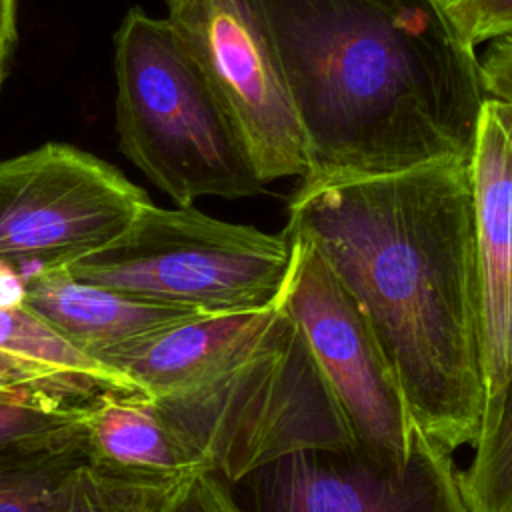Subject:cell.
Returning <instances> with one entry per match:
<instances>
[{
	"label": "cell",
	"instance_id": "cell-22",
	"mask_svg": "<svg viewBox=\"0 0 512 512\" xmlns=\"http://www.w3.org/2000/svg\"><path fill=\"white\" fill-rule=\"evenodd\" d=\"M488 98L512 104V38L494 40L492 48L480 60Z\"/></svg>",
	"mask_w": 512,
	"mask_h": 512
},
{
	"label": "cell",
	"instance_id": "cell-19",
	"mask_svg": "<svg viewBox=\"0 0 512 512\" xmlns=\"http://www.w3.org/2000/svg\"><path fill=\"white\" fill-rule=\"evenodd\" d=\"M88 404L48 410L0 400V450L46 446L82 434L86 430Z\"/></svg>",
	"mask_w": 512,
	"mask_h": 512
},
{
	"label": "cell",
	"instance_id": "cell-20",
	"mask_svg": "<svg viewBox=\"0 0 512 512\" xmlns=\"http://www.w3.org/2000/svg\"><path fill=\"white\" fill-rule=\"evenodd\" d=\"M470 44L512 38V0H446Z\"/></svg>",
	"mask_w": 512,
	"mask_h": 512
},
{
	"label": "cell",
	"instance_id": "cell-15",
	"mask_svg": "<svg viewBox=\"0 0 512 512\" xmlns=\"http://www.w3.org/2000/svg\"><path fill=\"white\" fill-rule=\"evenodd\" d=\"M188 476L118 468L90 456L48 512H166Z\"/></svg>",
	"mask_w": 512,
	"mask_h": 512
},
{
	"label": "cell",
	"instance_id": "cell-24",
	"mask_svg": "<svg viewBox=\"0 0 512 512\" xmlns=\"http://www.w3.org/2000/svg\"><path fill=\"white\" fill-rule=\"evenodd\" d=\"M24 302V282L16 266L0 260V308L20 306Z\"/></svg>",
	"mask_w": 512,
	"mask_h": 512
},
{
	"label": "cell",
	"instance_id": "cell-11",
	"mask_svg": "<svg viewBox=\"0 0 512 512\" xmlns=\"http://www.w3.org/2000/svg\"><path fill=\"white\" fill-rule=\"evenodd\" d=\"M266 310L204 314L104 352L98 360L130 378L150 400L188 392L264 348L286 322Z\"/></svg>",
	"mask_w": 512,
	"mask_h": 512
},
{
	"label": "cell",
	"instance_id": "cell-8",
	"mask_svg": "<svg viewBox=\"0 0 512 512\" xmlns=\"http://www.w3.org/2000/svg\"><path fill=\"white\" fill-rule=\"evenodd\" d=\"M264 184L308 172L304 132L258 0H164Z\"/></svg>",
	"mask_w": 512,
	"mask_h": 512
},
{
	"label": "cell",
	"instance_id": "cell-14",
	"mask_svg": "<svg viewBox=\"0 0 512 512\" xmlns=\"http://www.w3.org/2000/svg\"><path fill=\"white\" fill-rule=\"evenodd\" d=\"M90 456L88 430L46 446L0 450V512H48Z\"/></svg>",
	"mask_w": 512,
	"mask_h": 512
},
{
	"label": "cell",
	"instance_id": "cell-13",
	"mask_svg": "<svg viewBox=\"0 0 512 512\" xmlns=\"http://www.w3.org/2000/svg\"><path fill=\"white\" fill-rule=\"evenodd\" d=\"M86 430L92 458L104 464L166 474L204 470L146 396L98 394L88 404Z\"/></svg>",
	"mask_w": 512,
	"mask_h": 512
},
{
	"label": "cell",
	"instance_id": "cell-12",
	"mask_svg": "<svg viewBox=\"0 0 512 512\" xmlns=\"http://www.w3.org/2000/svg\"><path fill=\"white\" fill-rule=\"evenodd\" d=\"M24 302L82 352H104L186 322L200 312L138 300L88 284L68 266H38L22 272Z\"/></svg>",
	"mask_w": 512,
	"mask_h": 512
},
{
	"label": "cell",
	"instance_id": "cell-10",
	"mask_svg": "<svg viewBox=\"0 0 512 512\" xmlns=\"http://www.w3.org/2000/svg\"><path fill=\"white\" fill-rule=\"evenodd\" d=\"M486 404L512 380V104L488 98L470 154Z\"/></svg>",
	"mask_w": 512,
	"mask_h": 512
},
{
	"label": "cell",
	"instance_id": "cell-7",
	"mask_svg": "<svg viewBox=\"0 0 512 512\" xmlns=\"http://www.w3.org/2000/svg\"><path fill=\"white\" fill-rule=\"evenodd\" d=\"M152 202L116 166L48 142L0 160V260L68 266L118 240Z\"/></svg>",
	"mask_w": 512,
	"mask_h": 512
},
{
	"label": "cell",
	"instance_id": "cell-16",
	"mask_svg": "<svg viewBox=\"0 0 512 512\" xmlns=\"http://www.w3.org/2000/svg\"><path fill=\"white\" fill-rule=\"evenodd\" d=\"M0 348L92 380L106 392L144 396L130 378L76 348L26 304L0 308Z\"/></svg>",
	"mask_w": 512,
	"mask_h": 512
},
{
	"label": "cell",
	"instance_id": "cell-23",
	"mask_svg": "<svg viewBox=\"0 0 512 512\" xmlns=\"http://www.w3.org/2000/svg\"><path fill=\"white\" fill-rule=\"evenodd\" d=\"M16 46V0H0V88Z\"/></svg>",
	"mask_w": 512,
	"mask_h": 512
},
{
	"label": "cell",
	"instance_id": "cell-9",
	"mask_svg": "<svg viewBox=\"0 0 512 512\" xmlns=\"http://www.w3.org/2000/svg\"><path fill=\"white\" fill-rule=\"evenodd\" d=\"M232 490L248 512H472L454 452L420 426L402 468L356 448H310L252 470Z\"/></svg>",
	"mask_w": 512,
	"mask_h": 512
},
{
	"label": "cell",
	"instance_id": "cell-1",
	"mask_svg": "<svg viewBox=\"0 0 512 512\" xmlns=\"http://www.w3.org/2000/svg\"><path fill=\"white\" fill-rule=\"evenodd\" d=\"M284 230L354 296L414 422L452 452L474 446L486 390L470 160L302 178Z\"/></svg>",
	"mask_w": 512,
	"mask_h": 512
},
{
	"label": "cell",
	"instance_id": "cell-5",
	"mask_svg": "<svg viewBox=\"0 0 512 512\" xmlns=\"http://www.w3.org/2000/svg\"><path fill=\"white\" fill-rule=\"evenodd\" d=\"M284 232L212 218L194 206L148 202L128 230L72 264L78 280L200 314L276 306L290 272Z\"/></svg>",
	"mask_w": 512,
	"mask_h": 512
},
{
	"label": "cell",
	"instance_id": "cell-17",
	"mask_svg": "<svg viewBox=\"0 0 512 512\" xmlns=\"http://www.w3.org/2000/svg\"><path fill=\"white\" fill-rule=\"evenodd\" d=\"M460 486L472 512H512V380L482 422Z\"/></svg>",
	"mask_w": 512,
	"mask_h": 512
},
{
	"label": "cell",
	"instance_id": "cell-4",
	"mask_svg": "<svg viewBox=\"0 0 512 512\" xmlns=\"http://www.w3.org/2000/svg\"><path fill=\"white\" fill-rule=\"evenodd\" d=\"M154 402L198 464L230 486L292 452L356 448L290 316L258 352L188 392Z\"/></svg>",
	"mask_w": 512,
	"mask_h": 512
},
{
	"label": "cell",
	"instance_id": "cell-21",
	"mask_svg": "<svg viewBox=\"0 0 512 512\" xmlns=\"http://www.w3.org/2000/svg\"><path fill=\"white\" fill-rule=\"evenodd\" d=\"M166 512H248L232 486L212 470H198L186 478Z\"/></svg>",
	"mask_w": 512,
	"mask_h": 512
},
{
	"label": "cell",
	"instance_id": "cell-18",
	"mask_svg": "<svg viewBox=\"0 0 512 512\" xmlns=\"http://www.w3.org/2000/svg\"><path fill=\"white\" fill-rule=\"evenodd\" d=\"M98 384L0 348V400L48 410L76 408L102 394Z\"/></svg>",
	"mask_w": 512,
	"mask_h": 512
},
{
	"label": "cell",
	"instance_id": "cell-6",
	"mask_svg": "<svg viewBox=\"0 0 512 512\" xmlns=\"http://www.w3.org/2000/svg\"><path fill=\"white\" fill-rule=\"evenodd\" d=\"M292 264L278 304L298 326L328 382L356 450L396 470L410 456L418 424L366 314L318 250L282 230Z\"/></svg>",
	"mask_w": 512,
	"mask_h": 512
},
{
	"label": "cell",
	"instance_id": "cell-2",
	"mask_svg": "<svg viewBox=\"0 0 512 512\" xmlns=\"http://www.w3.org/2000/svg\"><path fill=\"white\" fill-rule=\"evenodd\" d=\"M258 2L304 132V178L470 160L488 94L446 0Z\"/></svg>",
	"mask_w": 512,
	"mask_h": 512
},
{
	"label": "cell",
	"instance_id": "cell-3",
	"mask_svg": "<svg viewBox=\"0 0 512 512\" xmlns=\"http://www.w3.org/2000/svg\"><path fill=\"white\" fill-rule=\"evenodd\" d=\"M120 152L176 206L264 192L250 150L170 24L130 8L114 34Z\"/></svg>",
	"mask_w": 512,
	"mask_h": 512
}]
</instances>
